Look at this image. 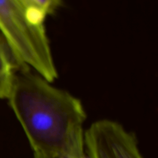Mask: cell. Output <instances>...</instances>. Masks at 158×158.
<instances>
[{"instance_id":"4","label":"cell","mask_w":158,"mask_h":158,"mask_svg":"<svg viewBox=\"0 0 158 158\" xmlns=\"http://www.w3.org/2000/svg\"><path fill=\"white\" fill-rule=\"evenodd\" d=\"M19 67L9 45L0 34V99H7L9 97Z\"/></svg>"},{"instance_id":"5","label":"cell","mask_w":158,"mask_h":158,"mask_svg":"<svg viewBox=\"0 0 158 158\" xmlns=\"http://www.w3.org/2000/svg\"><path fill=\"white\" fill-rule=\"evenodd\" d=\"M31 23L44 26L48 16L56 12L62 5V0H16Z\"/></svg>"},{"instance_id":"6","label":"cell","mask_w":158,"mask_h":158,"mask_svg":"<svg viewBox=\"0 0 158 158\" xmlns=\"http://www.w3.org/2000/svg\"><path fill=\"white\" fill-rule=\"evenodd\" d=\"M33 158H88L85 148L59 152H35Z\"/></svg>"},{"instance_id":"3","label":"cell","mask_w":158,"mask_h":158,"mask_svg":"<svg viewBox=\"0 0 158 158\" xmlns=\"http://www.w3.org/2000/svg\"><path fill=\"white\" fill-rule=\"evenodd\" d=\"M88 158H143L135 135L109 119L94 122L84 131Z\"/></svg>"},{"instance_id":"1","label":"cell","mask_w":158,"mask_h":158,"mask_svg":"<svg viewBox=\"0 0 158 158\" xmlns=\"http://www.w3.org/2000/svg\"><path fill=\"white\" fill-rule=\"evenodd\" d=\"M52 83L19 66L6 99L32 153L84 148V106L80 99Z\"/></svg>"},{"instance_id":"2","label":"cell","mask_w":158,"mask_h":158,"mask_svg":"<svg viewBox=\"0 0 158 158\" xmlns=\"http://www.w3.org/2000/svg\"><path fill=\"white\" fill-rule=\"evenodd\" d=\"M0 34L19 66L45 78L54 76L56 66L45 26L31 23L16 0H0Z\"/></svg>"}]
</instances>
